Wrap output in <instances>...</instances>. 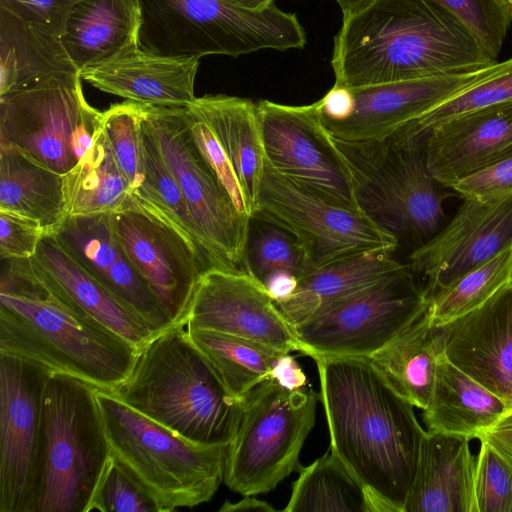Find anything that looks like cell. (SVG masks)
Returning <instances> with one entry per match:
<instances>
[{
    "mask_svg": "<svg viewBox=\"0 0 512 512\" xmlns=\"http://www.w3.org/2000/svg\"><path fill=\"white\" fill-rule=\"evenodd\" d=\"M314 360L329 449L366 490L372 512H403L426 432L414 406L367 357Z\"/></svg>",
    "mask_w": 512,
    "mask_h": 512,
    "instance_id": "6da1fadb",
    "label": "cell"
},
{
    "mask_svg": "<svg viewBox=\"0 0 512 512\" xmlns=\"http://www.w3.org/2000/svg\"><path fill=\"white\" fill-rule=\"evenodd\" d=\"M497 63L454 13L429 0H372L334 37L335 84L349 88L470 73Z\"/></svg>",
    "mask_w": 512,
    "mask_h": 512,
    "instance_id": "7a4b0ae2",
    "label": "cell"
},
{
    "mask_svg": "<svg viewBox=\"0 0 512 512\" xmlns=\"http://www.w3.org/2000/svg\"><path fill=\"white\" fill-rule=\"evenodd\" d=\"M0 352L113 391L131 373L139 349L73 304L31 258L2 259Z\"/></svg>",
    "mask_w": 512,
    "mask_h": 512,
    "instance_id": "3957f363",
    "label": "cell"
},
{
    "mask_svg": "<svg viewBox=\"0 0 512 512\" xmlns=\"http://www.w3.org/2000/svg\"><path fill=\"white\" fill-rule=\"evenodd\" d=\"M110 392L182 438L206 446L229 444L243 408L184 322L140 348L129 376Z\"/></svg>",
    "mask_w": 512,
    "mask_h": 512,
    "instance_id": "277c9868",
    "label": "cell"
},
{
    "mask_svg": "<svg viewBox=\"0 0 512 512\" xmlns=\"http://www.w3.org/2000/svg\"><path fill=\"white\" fill-rule=\"evenodd\" d=\"M427 135L409 122L379 140L333 138L349 169L359 209L399 244L415 249L440 230L448 196L428 168Z\"/></svg>",
    "mask_w": 512,
    "mask_h": 512,
    "instance_id": "5b68a950",
    "label": "cell"
},
{
    "mask_svg": "<svg viewBox=\"0 0 512 512\" xmlns=\"http://www.w3.org/2000/svg\"><path fill=\"white\" fill-rule=\"evenodd\" d=\"M111 454L151 494L161 512L208 502L224 481L228 445H198L97 388Z\"/></svg>",
    "mask_w": 512,
    "mask_h": 512,
    "instance_id": "8992f818",
    "label": "cell"
},
{
    "mask_svg": "<svg viewBox=\"0 0 512 512\" xmlns=\"http://www.w3.org/2000/svg\"><path fill=\"white\" fill-rule=\"evenodd\" d=\"M139 46L171 57H239L262 49H301L306 32L275 3L253 11L222 0H138Z\"/></svg>",
    "mask_w": 512,
    "mask_h": 512,
    "instance_id": "52a82bcc",
    "label": "cell"
},
{
    "mask_svg": "<svg viewBox=\"0 0 512 512\" xmlns=\"http://www.w3.org/2000/svg\"><path fill=\"white\" fill-rule=\"evenodd\" d=\"M97 387L53 372L43 395L41 482L34 512H85L111 450Z\"/></svg>",
    "mask_w": 512,
    "mask_h": 512,
    "instance_id": "ba28073f",
    "label": "cell"
},
{
    "mask_svg": "<svg viewBox=\"0 0 512 512\" xmlns=\"http://www.w3.org/2000/svg\"><path fill=\"white\" fill-rule=\"evenodd\" d=\"M319 400L310 387L290 390L271 378L254 387L227 446L226 486L244 496L264 494L298 471Z\"/></svg>",
    "mask_w": 512,
    "mask_h": 512,
    "instance_id": "9c48e42d",
    "label": "cell"
},
{
    "mask_svg": "<svg viewBox=\"0 0 512 512\" xmlns=\"http://www.w3.org/2000/svg\"><path fill=\"white\" fill-rule=\"evenodd\" d=\"M147 117L182 192L207 268L247 273L251 217L238 211L204 158L185 107L147 105Z\"/></svg>",
    "mask_w": 512,
    "mask_h": 512,
    "instance_id": "30bf717a",
    "label": "cell"
},
{
    "mask_svg": "<svg viewBox=\"0 0 512 512\" xmlns=\"http://www.w3.org/2000/svg\"><path fill=\"white\" fill-rule=\"evenodd\" d=\"M101 114L87 102L80 73L53 77L0 97V146L64 175L93 147Z\"/></svg>",
    "mask_w": 512,
    "mask_h": 512,
    "instance_id": "8fae6325",
    "label": "cell"
},
{
    "mask_svg": "<svg viewBox=\"0 0 512 512\" xmlns=\"http://www.w3.org/2000/svg\"><path fill=\"white\" fill-rule=\"evenodd\" d=\"M252 218L291 233L315 269L371 252H395L398 239L363 211L277 172L266 161Z\"/></svg>",
    "mask_w": 512,
    "mask_h": 512,
    "instance_id": "7c38bea8",
    "label": "cell"
},
{
    "mask_svg": "<svg viewBox=\"0 0 512 512\" xmlns=\"http://www.w3.org/2000/svg\"><path fill=\"white\" fill-rule=\"evenodd\" d=\"M411 266L293 326L305 355L369 357L429 305Z\"/></svg>",
    "mask_w": 512,
    "mask_h": 512,
    "instance_id": "4fadbf2b",
    "label": "cell"
},
{
    "mask_svg": "<svg viewBox=\"0 0 512 512\" xmlns=\"http://www.w3.org/2000/svg\"><path fill=\"white\" fill-rule=\"evenodd\" d=\"M53 371L0 352V512H34L43 453V395Z\"/></svg>",
    "mask_w": 512,
    "mask_h": 512,
    "instance_id": "5bb4252c",
    "label": "cell"
},
{
    "mask_svg": "<svg viewBox=\"0 0 512 512\" xmlns=\"http://www.w3.org/2000/svg\"><path fill=\"white\" fill-rule=\"evenodd\" d=\"M266 161L280 174L358 208L349 169L322 123L318 103H256Z\"/></svg>",
    "mask_w": 512,
    "mask_h": 512,
    "instance_id": "9a60e30c",
    "label": "cell"
},
{
    "mask_svg": "<svg viewBox=\"0 0 512 512\" xmlns=\"http://www.w3.org/2000/svg\"><path fill=\"white\" fill-rule=\"evenodd\" d=\"M184 323L256 342L283 353L305 348L264 285L245 272L206 270Z\"/></svg>",
    "mask_w": 512,
    "mask_h": 512,
    "instance_id": "2e32d148",
    "label": "cell"
},
{
    "mask_svg": "<svg viewBox=\"0 0 512 512\" xmlns=\"http://www.w3.org/2000/svg\"><path fill=\"white\" fill-rule=\"evenodd\" d=\"M113 228L128 259L174 325L183 323L202 274L197 248L133 201L112 213Z\"/></svg>",
    "mask_w": 512,
    "mask_h": 512,
    "instance_id": "e0dca14e",
    "label": "cell"
},
{
    "mask_svg": "<svg viewBox=\"0 0 512 512\" xmlns=\"http://www.w3.org/2000/svg\"><path fill=\"white\" fill-rule=\"evenodd\" d=\"M512 246V193L464 198L446 227L413 250L410 266L423 278L428 299Z\"/></svg>",
    "mask_w": 512,
    "mask_h": 512,
    "instance_id": "ac0fdd59",
    "label": "cell"
},
{
    "mask_svg": "<svg viewBox=\"0 0 512 512\" xmlns=\"http://www.w3.org/2000/svg\"><path fill=\"white\" fill-rule=\"evenodd\" d=\"M495 64L470 73L350 88L354 96L352 114L342 121L322 123L337 140L383 139L489 74Z\"/></svg>",
    "mask_w": 512,
    "mask_h": 512,
    "instance_id": "d6986e66",
    "label": "cell"
},
{
    "mask_svg": "<svg viewBox=\"0 0 512 512\" xmlns=\"http://www.w3.org/2000/svg\"><path fill=\"white\" fill-rule=\"evenodd\" d=\"M436 327L447 360L512 407V281Z\"/></svg>",
    "mask_w": 512,
    "mask_h": 512,
    "instance_id": "ffe728a7",
    "label": "cell"
},
{
    "mask_svg": "<svg viewBox=\"0 0 512 512\" xmlns=\"http://www.w3.org/2000/svg\"><path fill=\"white\" fill-rule=\"evenodd\" d=\"M52 234L96 280L156 334L174 326L120 245L113 228L112 213L67 216Z\"/></svg>",
    "mask_w": 512,
    "mask_h": 512,
    "instance_id": "44dd1931",
    "label": "cell"
},
{
    "mask_svg": "<svg viewBox=\"0 0 512 512\" xmlns=\"http://www.w3.org/2000/svg\"><path fill=\"white\" fill-rule=\"evenodd\" d=\"M427 134L428 168L440 185L450 188L512 157V100L454 117Z\"/></svg>",
    "mask_w": 512,
    "mask_h": 512,
    "instance_id": "7402d4cb",
    "label": "cell"
},
{
    "mask_svg": "<svg viewBox=\"0 0 512 512\" xmlns=\"http://www.w3.org/2000/svg\"><path fill=\"white\" fill-rule=\"evenodd\" d=\"M198 57L163 56L140 46L80 72L93 87L130 101L187 107L195 100Z\"/></svg>",
    "mask_w": 512,
    "mask_h": 512,
    "instance_id": "603a6c76",
    "label": "cell"
},
{
    "mask_svg": "<svg viewBox=\"0 0 512 512\" xmlns=\"http://www.w3.org/2000/svg\"><path fill=\"white\" fill-rule=\"evenodd\" d=\"M467 437L426 431L403 512H477L476 461Z\"/></svg>",
    "mask_w": 512,
    "mask_h": 512,
    "instance_id": "cb8c5ba5",
    "label": "cell"
},
{
    "mask_svg": "<svg viewBox=\"0 0 512 512\" xmlns=\"http://www.w3.org/2000/svg\"><path fill=\"white\" fill-rule=\"evenodd\" d=\"M31 259L73 304L138 349L157 335L96 280L55 234L43 236Z\"/></svg>",
    "mask_w": 512,
    "mask_h": 512,
    "instance_id": "d4e9b609",
    "label": "cell"
},
{
    "mask_svg": "<svg viewBox=\"0 0 512 512\" xmlns=\"http://www.w3.org/2000/svg\"><path fill=\"white\" fill-rule=\"evenodd\" d=\"M138 0H77L63 24L61 41L79 72L139 46Z\"/></svg>",
    "mask_w": 512,
    "mask_h": 512,
    "instance_id": "484cf974",
    "label": "cell"
},
{
    "mask_svg": "<svg viewBox=\"0 0 512 512\" xmlns=\"http://www.w3.org/2000/svg\"><path fill=\"white\" fill-rule=\"evenodd\" d=\"M190 106L212 129L224 149L242 186L252 218L266 164L256 103L216 94L196 97Z\"/></svg>",
    "mask_w": 512,
    "mask_h": 512,
    "instance_id": "4316f807",
    "label": "cell"
},
{
    "mask_svg": "<svg viewBox=\"0 0 512 512\" xmlns=\"http://www.w3.org/2000/svg\"><path fill=\"white\" fill-rule=\"evenodd\" d=\"M73 73L59 34L0 8V97Z\"/></svg>",
    "mask_w": 512,
    "mask_h": 512,
    "instance_id": "83f0119b",
    "label": "cell"
},
{
    "mask_svg": "<svg viewBox=\"0 0 512 512\" xmlns=\"http://www.w3.org/2000/svg\"><path fill=\"white\" fill-rule=\"evenodd\" d=\"M392 255L371 252L315 269L299 280L288 300L276 305L292 326L300 324L407 266Z\"/></svg>",
    "mask_w": 512,
    "mask_h": 512,
    "instance_id": "f1b7e54d",
    "label": "cell"
},
{
    "mask_svg": "<svg viewBox=\"0 0 512 512\" xmlns=\"http://www.w3.org/2000/svg\"><path fill=\"white\" fill-rule=\"evenodd\" d=\"M511 406L442 355L428 406L426 431L479 439Z\"/></svg>",
    "mask_w": 512,
    "mask_h": 512,
    "instance_id": "f546056e",
    "label": "cell"
},
{
    "mask_svg": "<svg viewBox=\"0 0 512 512\" xmlns=\"http://www.w3.org/2000/svg\"><path fill=\"white\" fill-rule=\"evenodd\" d=\"M443 355L439 328L428 308L384 347L367 357L385 381L414 407L430 401Z\"/></svg>",
    "mask_w": 512,
    "mask_h": 512,
    "instance_id": "4dcf8cb0",
    "label": "cell"
},
{
    "mask_svg": "<svg viewBox=\"0 0 512 512\" xmlns=\"http://www.w3.org/2000/svg\"><path fill=\"white\" fill-rule=\"evenodd\" d=\"M0 210L37 221L45 234L55 233L66 218L63 175L0 146Z\"/></svg>",
    "mask_w": 512,
    "mask_h": 512,
    "instance_id": "1f68e13d",
    "label": "cell"
},
{
    "mask_svg": "<svg viewBox=\"0 0 512 512\" xmlns=\"http://www.w3.org/2000/svg\"><path fill=\"white\" fill-rule=\"evenodd\" d=\"M63 197L66 217L114 213L131 204L129 183L117 164L102 124L93 147L63 175Z\"/></svg>",
    "mask_w": 512,
    "mask_h": 512,
    "instance_id": "d6a6232c",
    "label": "cell"
},
{
    "mask_svg": "<svg viewBox=\"0 0 512 512\" xmlns=\"http://www.w3.org/2000/svg\"><path fill=\"white\" fill-rule=\"evenodd\" d=\"M286 512H372L366 490L330 449L300 466Z\"/></svg>",
    "mask_w": 512,
    "mask_h": 512,
    "instance_id": "836d02e7",
    "label": "cell"
},
{
    "mask_svg": "<svg viewBox=\"0 0 512 512\" xmlns=\"http://www.w3.org/2000/svg\"><path fill=\"white\" fill-rule=\"evenodd\" d=\"M187 327V326H186ZM190 338L239 400L268 379L283 352L231 335L187 327Z\"/></svg>",
    "mask_w": 512,
    "mask_h": 512,
    "instance_id": "e575fe53",
    "label": "cell"
},
{
    "mask_svg": "<svg viewBox=\"0 0 512 512\" xmlns=\"http://www.w3.org/2000/svg\"><path fill=\"white\" fill-rule=\"evenodd\" d=\"M141 134L144 180L132 199L145 213L179 232L197 248L202 256L195 228L182 192L162 156L148 120L147 105L141 123Z\"/></svg>",
    "mask_w": 512,
    "mask_h": 512,
    "instance_id": "d590c367",
    "label": "cell"
},
{
    "mask_svg": "<svg viewBox=\"0 0 512 512\" xmlns=\"http://www.w3.org/2000/svg\"><path fill=\"white\" fill-rule=\"evenodd\" d=\"M512 281V246L467 272L429 298L428 312L434 326L477 308Z\"/></svg>",
    "mask_w": 512,
    "mask_h": 512,
    "instance_id": "8d00e7d4",
    "label": "cell"
},
{
    "mask_svg": "<svg viewBox=\"0 0 512 512\" xmlns=\"http://www.w3.org/2000/svg\"><path fill=\"white\" fill-rule=\"evenodd\" d=\"M246 268L262 284L277 271L289 272L301 280L315 270L305 249L291 233L256 218H251Z\"/></svg>",
    "mask_w": 512,
    "mask_h": 512,
    "instance_id": "74e56055",
    "label": "cell"
},
{
    "mask_svg": "<svg viewBox=\"0 0 512 512\" xmlns=\"http://www.w3.org/2000/svg\"><path fill=\"white\" fill-rule=\"evenodd\" d=\"M146 104L126 100L101 114L103 131L117 164L130 186L131 197L144 180L141 123Z\"/></svg>",
    "mask_w": 512,
    "mask_h": 512,
    "instance_id": "f35d334b",
    "label": "cell"
},
{
    "mask_svg": "<svg viewBox=\"0 0 512 512\" xmlns=\"http://www.w3.org/2000/svg\"><path fill=\"white\" fill-rule=\"evenodd\" d=\"M512 100V58L410 123L427 133L444 122L494 104Z\"/></svg>",
    "mask_w": 512,
    "mask_h": 512,
    "instance_id": "ab89813d",
    "label": "cell"
},
{
    "mask_svg": "<svg viewBox=\"0 0 512 512\" xmlns=\"http://www.w3.org/2000/svg\"><path fill=\"white\" fill-rule=\"evenodd\" d=\"M161 512L151 494L110 453L85 512Z\"/></svg>",
    "mask_w": 512,
    "mask_h": 512,
    "instance_id": "60d3db41",
    "label": "cell"
},
{
    "mask_svg": "<svg viewBox=\"0 0 512 512\" xmlns=\"http://www.w3.org/2000/svg\"><path fill=\"white\" fill-rule=\"evenodd\" d=\"M480 442L475 473L477 512H512V462L487 442Z\"/></svg>",
    "mask_w": 512,
    "mask_h": 512,
    "instance_id": "b9f144b4",
    "label": "cell"
},
{
    "mask_svg": "<svg viewBox=\"0 0 512 512\" xmlns=\"http://www.w3.org/2000/svg\"><path fill=\"white\" fill-rule=\"evenodd\" d=\"M458 16L495 58L501 51L512 21L498 0H429Z\"/></svg>",
    "mask_w": 512,
    "mask_h": 512,
    "instance_id": "7bdbcfd3",
    "label": "cell"
},
{
    "mask_svg": "<svg viewBox=\"0 0 512 512\" xmlns=\"http://www.w3.org/2000/svg\"><path fill=\"white\" fill-rule=\"evenodd\" d=\"M185 115L198 148L215 173L220 184L225 189L238 211L244 215L250 216L239 179L212 129L190 105L185 107Z\"/></svg>",
    "mask_w": 512,
    "mask_h": 512,
    "instance_id": "ee69618b",
    "label": "cell"
},
{
    "mask_svg": "<svg viewBox=\"0 0 512 512\" xmlns=\"http://www.w3.org/2000/svg\"><path fill=\"white\" fill-rule=\"evenodd\" d=\"M44 235L45 230L37 221L0 210L1 259L33 257Z\"/></svg>",
    "mask_w": 512,
    "mask_h": 512,
    "instance_id": "f6af8a7d",
    "label": "cell"
},
{
    "mask_svg": "<svg viewBox=\"0 0 512 512\" xmlns=\"http://www.w3.org/2000/svg\"><path fill=\"white\" fill-rule=\"evenodd\" d=\"M463 198L486 199L512 193V157L503 159L454 183Z\"/></svg>",
    "mask_w": 512,
    "mask_h": 512,
    "instance_id": "bcb514c9",
    "label": "cell"
},
{
    "mask_svg": "<svg viewBox=\"0 0 512 512\" xmlns=\"http://www.w3.org/2000/svg\"><path fill=\"white\" fill-rule=\"evenodd\" d=\"M77 0H0V8L61 35L66 16Z\"/></svg>",
    "mask_w": 512,
    "mask_h": 512,
    "instance_id": "7dc6e473",
    "label": "cell"
},
{
    "mask_svg": "<svg viewBox=\"0 0 512 512\" xmlns=\"http://www.w3.org/2000/svg\"><path fill=\"white\" fill-rule=\"evenodd\" d=\"M323 121H342L354 109V96L349 87L336 85L317 101Z\"/></svg>",
    "mask_w": 512,
    "mask_h": 512,
    "instance_id": "c3c4849f",
    "label": "cell"
},
{
    "mask_svg": "<svg viewBox=\"0 0 512 512\" xmlns=\"http://www.w3.org/2000/svg\"><path fill=\"white\" fill-rule=\"evenodd\" d=\"M479 440L487 442L498 453L512 462V408L508 409L487 428Z\"/></svg>",
    "mask_w": 512,
    "mask_h": 512,
    "instance_id": "681fc988",
    "label": "cell"
},
{
    "mask_svg": "<svg viewBox=\"0 0 512 512\" xmlns=\"http://www.w3.org/2000/svg\"><path fill=\"white\" fill-rule=\"evenodd\" d=\"M269 378L290 390L306 387L307 377L290 353H283L277 359Z\"/></svg>",
    "mask_w": 512,
    "mask_h": 512,
    "instance_id": "f907efd6",
    "label": "cell"
},
{
    "mask_svg": "<svg viewBox=\"0 0 512 512\" xmlns=\"http://www.w3.org/2000/svg\"><path fill=\"white\" fill-rule=\"evenodd\" d=\"M298 284L299 279L285 271L274 272L263 281L264 287L275 303L288 300L296 291Z\"/></svg>",
    "mask_w": 512,
    "mask_h": 512,
    "instance_id": "816d5d0a",
    "label": "cell"
},
{
    "mask_svg": "<svg viewBox=\"0 0 512 512\" xmlns=\"http://www.w3.org/2000/svg\"><path fill=\"white\" fill-rule=\"evenodd\" d=\"M230 5L246 9V10H263L274 4V0H222ZM372 0H336L339 4L343 19H346L354 13L363 9Z\"/></svg>",
    "mask_w": 512,
    "mask_h": 512,
    "instance_id": "f5cc1de1",
    "label": "cell"
},
{
    "mask_svg": "<svg viewBox=\"0 0 512 512\" xmlns=\"http://www.w3.org/2000/svg\"><path fill=\"white\" fill-rule=\"evenodd\" d=\"M239 511H264L275 512L276 509L269 503L257 499L255 495H245L243 499L236 503L225 501L219 508V512H239Z\"/></svg>",
    "mask_w": 512,
    "mask_h": 512,
    "instance_id": "db71d44e",
    "label": "cell"
},
{
    "mask_svg": "<svg viewBox=\"0 0 512 512\" xmlns=\"http://www.w3.org/2000/svg\"><path fill=\"white\" fill-rule=\"evenodd\" d=\"M501 4H503L510 12L511 10V0H498ZM511 14V12H510Z\"/></svg>",
    "mask_w": 512,
    "mask_h": 512,
    "instance_id": "11a10c76",
    "label": "cell"
},
{
    "mask_svg": "<svg viewBox=\"0 0 512 512\" xmlns=\"http://www.w3.org/2000/svg\"><path fill=\"white\" fill-rule=\"evenodd\" d=\"M510 12H511V19H512V0H511V10H510Z\"/></svg>",
    "mask_w": 512,
    "mask_h": 512,
    "instance_id": "9f6ffc18",
    "label": "cell"
},
{
    "mask_svg": "<svg viewBox=\"0 0 512 512\" xmlns=\"http://www.w3.org/2000/svg\"><path fill=\"white\" fill-rule=\"evenodd\" d=\"M512 408V407H511Z\"/></svg>",
    "mask_w": 512,
    "mask_h": 512,
    "instance_id": "6f0895ef",
    "label": "cell"
}]
</instances>
